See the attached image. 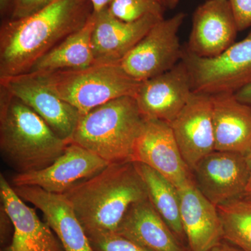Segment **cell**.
<instances>
[{
	"label": "cell",
	"mask_w": 251,
	"mask_h": 251,
	"mask_svg": "<svg viewBox=\"0 0 251 251\" xmlns=\"http://www.w3.org/2000/svg\"><path fill=\"white\" fill-rule=\"evenodd\" d=\"M243 198H246V199L249 200V201H251V192L246 193V194L244 195V196Z\"/></svg>",
	"instance_id": "obj_34"
},
{
	"label": "cell",
	"mask_w": 251,
	"mask_h": 251,
	"mask_svg": "<svg viewBox=\"0 0 251 251\" xmlns=\"http://www.w3.org/2000/svg\"><path fill=\"white\" fill-rule=\"evenodd\" d=\"M12 2L13 0H0V14L1 16L10 13Z\"/></svg>",
	"instance_id": "obj_31"
},
{
	"label": "cell",
	"mask_w": 251,
	"mask_h": 251,
	"mask_svg": "<svg viewBox=\"0 0 251 251\" xmlns=\"http://www.w3.org/2000/svg\"><path fill=\"white\" fill-rule=\"evenodd\" d=\"M41 74L81 115L113 99L135 97L141 84L124 70L120 62H95L84 69Z\"/></svg>",
	"instance_id": "obj_5"
},
{
	"label": "cell",
	"mask_w": 251,
	"mask_h": 251,
	"mask_svg": "<svg viewBox=\"0 0 251 251\" xmlns=\"http://www.w3.org/2000/svg\"><path fill=\"white\" fill-rule=\"evenodd\" d=\"M89 239L94 251H151L117 234Z\"/></svg>",
	"instance_id": "obj_25"
},
{
	"label": "cell",
	"mask_w": 251,
	"mask_h": 251,
	"mask_svg": "<svg viewBox=\"0 0 251 251\" xmlns=\"http://www.w3.org/2000/svg\"><path fill=\"white\" fill-rule=\"evenodd\" d=\"M92 35L95 62H120L164 18L148 15L133 22H126L112 16L108 8L93 14Z\"/></svg>",
	"instance_id": "obj_17"
},
{
	"label": "cell",
	"mask_w": 251,
	"mask_h": 251,
	"mask_svg": "<svg viewBox=\"0 0 251 251\" xmlns=\"http://www.w3.org/2000/svg\"><path fill=\"white\" fill-rule=\"evenodd\" d=\"M109 12L126 22H133L148 15L164 18L166 7L160 0H112Z\"/></svg>",
	"instance_id": "obj_24"
},
{
	"label": "cell",
	"mask_w": 251,
	"mask_h": 251,
	"mask_svg": "<svg viewBox=\"0 0 251 251\" xmlns=\"http://www.w3.org/2000/svg\"><path fill=\"white\" fill-rule=\"evenodd\" d=\"M170 125L191 172L202 158L215 151L211 96L193 92Z\"/></svg>",
	"instance_id": "obj_13"
},
{
	"label": "cell",
	"mask_w": 251,
	"mask_h": 251,
	"mask_svg": "<svg viewBox=\"0 0 251 251\" xmlns=\"http://www.w3.org/2000/svg\"><path fill=\"white\" fill-rule=\"evenodd\" d=\"M109 164L95 153L71 143L50 166L15 175L12 186H37L47 192L63 195L75 185L98 174Z\"/></svg>",
	"instance_id": "obj_10"
},
{
	"label": "cell",
	"mask_w": 251,
	"mask_h": 251,
	"mask_svg": "<svg viewBox=\"0 0 251 251\" xmlns=\"http://www.w3.org/2000/svg\"><path fill=\"white\" fill-rule=\"evenodd\" d=\"M215 150L247 155L251 148V106L235 94L211 96Z\"/></svg>",
	"instance_id": "obj_19"
},
{
	"label": "cell",
	"mask_w": 251,
	"mask_h": 251,
	"mask_svg": "<svg viewBox=\"0 0 251 251\" xmlns=\"http://www.w3.org/2000/svg\"><path fill=\"white\" fill-rule=\"evenodd\" d=\"M94 14L81 29L66 37L43 56L28 72L49 74L84 69L95 63L92 46Z\"/></svg>",
	"instance_id": "obj_21"
},
{
	"label": "cell",
	"mask_w": 251,
	"mask_h": 251,
	"mask_svg": "<svg viewBox=\"0 0 251 251\" xmlns=\"http://www.w3.org/2000/svg\"><path fill=\"white\" fill-rule=\"evenodd\" d=\"M191 173L198 190L216 206L244 197L250 178L245 155L217 150L202 158Z\"/></svg>",
	"instance_id": "obj_9"
},
{
	"label": "cell",
	"mask_w": 251,
	"mask_h": 251,
	"mask_svg": "<svg viewBox=\"0 0 251 251\" xmlns=\"http://www.w3.org/2000/svg\"><path fill=\"white\" fill-rule=\"evenodd\" d=\"M239 31L251 27V0H229Z\"/></svg>",
	"instance_id": "obj_27"
},
{
	"label": "cell",
	"mask_w": 251,
	"mask_h": 251,
	"mask_svg": "<svg viewBox=\"0 0 251 251\" xmlns=\"http://www.w3.org/2000/svg\"><path fill=\"white\" fill-rule=\"evenodd\" d=\"M238 100L251 106V84L235 94Z\"/></svg>",
	"instance_id": "obj_28"
},
{
	"label": "cell",
	"mask_w": 251,
	"mask_h": 251,
	"mask_svg": "<svg viewBox=\"0 0 251 251\" xmlns=\"http://www.w3.org/2000/svg\"><path fill=\"white\" fill-rule=\"evenodd\" d=\"M133 162L147 165L171 181L176 188L192 179L168 122L145 119L135 146Z\"/></svg>",
	"instance_id": "obj_12"
},
{
	"label": "cell",
	"mask_w": 251,
	"mask_h": 251,
	"mask_svg": "<svg viewBox=\"0 0 251 251\" xmlns=\"http://www.w3.org/2000/svg\"><path fill=\"white\" fill-rule=\"evenodd\" d=\"M0 196L14 230L7 251H65L49 225L18 196L2 174L0 175Z\"/></svg>",
	"instance_id": "obj_15"
},
{
	"label": "cell",
	"mask_w": 251,
	"mask_h": 251,
	"mask_svg": "<svg viewBox=\"0 0 251 251\" xmlns=\"http://www.w3.org/2000/svg\"><path fill=\"white\" fill-rule=\"evenodd\" d=\"M246 157H247L248 164H249V171H250V178H249V184H248L247 193H247L251 191V148L250 150H249V152L246 155Z\"/></svg>",
	"instance_id": "obj_32"
},
{
	"label": "cell",
	"mask_w": 251,
	"mask_h": 251,
	"mask_svg": "<svg viewBox=\"0 0 251 251\" xmlns=\"http://www.w3.org/2000/svg\"><path fill=\"white\" fill-rule=\"evenodd\" d=\"M160 1H161V2L163 3V4H164L165 6H166V2H165V0H160Z\"/></svg>",
	"instance_id": "obj_35"
},
{
	"label": "cell",
	"mask_w": 251,
	"mask_h": 251,
	"mask_svg": "<svg viewBox=\"0 0 251 251\" xmlns=\"http://www.w3.org/2000/svg\"><path fill=\"white\" fill-rule=\"evenodd\" d=\"M177 188L180 217L190 251H209L224 239L217 206L203 196L193 178Z\"/></svg>",
	"instance_id": "obj_18"
},
{
	"label": "cell",
	"mask_w": 251,
	"mask_h": 251,
	"mask_svg": "<svg viewBox=\"0 0 251 251\" xmlns=\"http://www.w3.org/2000/svg\"><path fill=\"white\" fill-rule=\"evenodd\" d=\"M145 122L135 97H120L81 115L71 143L110 164L133 162Z\"/></svg>",
	"instance_id": "obj_4"
},
{
	"label": "cell",
	"mask_w": 251,
	"mask_h": 251,
	"mask_svg": "<svg viewBox=\"0 0 251 251\" xmlns=\"http://www.w3.org/2000/svg\"><path fill=\"white\" fill-rule=\"evenodd\" d=\"M238 32L229 0H206L193 13L191 34L184 48L198 57L212 58L233 45Z\"/></svg>",
	"instance_id": "obj_11"
},
{
	"label": "cell",
	"mask_w": 251,
	"mask_h": 251,
	"mask_svg": "<svg viewBox=\"0 0 251 251\" xmlns=\"http://www.w3.org/2000/svg\"><path fill=\"white\" fill-rule=\"evenodd\" d=\"M63 195L89 239L116 234L130 206L148 198L133 162L109 164Z\"/></svg>",
	"instance_id": "obj_2"
},
{
	"label": "cell",
	"mask_w": 251,
	"mask_h": 251,
	"mask_svg": "<svg viewBox=\"0 0 251 251\" xmlns=\"http://www.w3.org/2000/svg\"><path fill=\"white\" fill-rule=\"evenodd\" d=\"M181 61L189 73L193 92L235 94L251 84V30L243 40L212 58L198 57L183 47Z\"/></svg>",
	"instance_id": "obj_6"
},
{
	"label": "cell",
	"mask_w": 251,
	"mask_h": 251,
	"mask_svg": "<svg viewBox=\"0 0 251 251\" xmlns=\"http://www.w3.org/2000/svg\"><path fill=\"white\" fill-rule=\"evenodd\" d=\"M116 234L151 251H187L148 198L130 206Z\"/></svg>",
	"instance_id": "obj_20"
},
{
	"label": "cell",
	"mask_w": 251,
	"mask_h": 251,
	"mask_svg": "<svg viewBox=\"0 0 251 251\" xmlns=\"http://www.w3.org/2000/svg\"><path fill=\"white\" fill-rule=\"evenodd\" d=\"M224 240L251 251V201L238 198L217 206Z\"/></svg>",
	"instance_id": "obj_23"
},
{
	"label": "cell",
	"mask_w": 251,
	"mask_h": 251,
	"mask_svg": "<svg viewBox=\"0 0 251 251\" xmlns=\"http://www.w3.org/2000/svg\"><path fill=\"white\" fill-rule=\"evenodd\" d=\"M0 87L34 110L59 138L71 143L81 114L54 92L43 74L27 72L2 77Z\"/></svg>",
	"instance_id": "obj_8"
},
{
	"label": "cell",
	"mask_w": 251,
	"mask_h": 251,
	"mask_svg": "<svg viewBox=\"0 0 251 251\" xmlns=\"http://www.w3.org/2000/svg\"><path fill=\"white\" fill-rule=\"evenodd\" d=\"M13 187L23 201L43 213L44 221L58 238L64 251H94L74 208L64 195L47 192L37 186Z\"/></svg>",
	"instance_id": "obj_16"
},
{
	"label": "cell",
	"mask_w": 251,
	"mask_h": 251,
	"mask_svg": "<svg viewBox=\"0 0 251 251\" xmlns=\"http://www.w3.org/2000/svg\"><path fill=\"white\" fill-rule=\"evenodd\" d=\"M92 14L88 0H57L27 17L4 21L0 27V78L29 72Z\"/></svg>",
	"instance_id": "obj_1"
},
{
	"label": "cell",
	"mask_w": 251,
	"mask_h": 251,
	"mask_svg": "<svg viewBox=\"0 0 251 251\" xmlns=\"http://www.w3.org/2000/svg\"><path fill=\"white\" fill-rule=\"evenodd\" d=\"M192 93L189 73L181 61L171 70L141 82L135 98L145 119L171 124Z\"/></svg>",
	"instance_id": "obj_14"
},
{
	"label": "cell",
	"mask_w": 251,
	"mask_h": 251,
	"mask_svg": "<svg viewBox=\"0 0 251 251\" xmlns=\"http://www.w3.org/2000/svg\"><path fill=\"white\" fill-rule=\"evenodd\" d=\"M92 4L93 14H99L103 10L107 9L112 0H88Z\"/></svg>",
	"instance_id": "obj_29"
},
{
	"label": "cell",
	"mask_w": 251,
	"mask_h": 251,
	"mask_svg": "<svg viewBox=\"0 0 251 251\" xmlns=\"http://www.w3.org/2000/svg\"><path fill=\"white\" fill-rule=\"evenodd\" d=\"M209 251H244L242 249H239L233 244L228 242H224V239L216 244L215 247L212 248Z\"/></svg>",
	"instance_id": "obj_30"
},
{
	"label": "cell",
	"mask_w": 251,
	"mask_h": 251,
	"mask_svg": "<svg viewBox=\"0 0 251 251\" xmlns=\"http://www.w3.org/2000/svg\"><path fill=\"white\" fill-rule=\"evenodd\" d=\"M57 0H13L10 19H20L44 9Z\"/></svg>",
	"instance_id": "obj_26"
},
{
	"label": "cell",
	"mask_w": 251,
	"mask_h": 251,
	"mask_svg": "<svg viewBox=\"0 0 251 251\" xmlns=\"http://www.w3.org/2000/svg\"><path fill=\"white\" fill-rule=\"evenodd\" d=\"M69 144L22 100L0 87V150L17 174L50 166Z\"/></svg>",
	"instance_id": "obj_3"
},
{
	"label": "cell",
	"mask_w": 251,
	"mask_h": 251,
	"mask_svg": "<svg viewBox=\"0 0 251 251\" xmlns=\"http://www.w3.org/2000/svg\"><path fill=\"white\" fill-rule=\"evenodd\" d=\"M186 15L179 12L157 22L120 61L124 70L143 82L171 70L181 61L183 47L178 32Z\"/></svg>",
	"instance_id": "obj_7"
},
{
	"label": "cell",
	"mask_w": 251,
	"mask_h": 251,
	"mask_svg": "<svg viewBox=\"0 0 251 251\" xmlns=\"http://www.w3.org/2000/svg\"><path fill=\"white\" fill-rule=\"evenodd\" d=\"M180 0H165L166 8L173 9L179 4Z\"/></svg>",
	"instance_id": "obj_33"
},
{
	"label": "cell",
	"mask_w": 251,
	"mask_h": 251,
	"mask_svg": "<svg viewBox=\"0 0 251 251\" xmlns=\"http://www.w3.org/2000/svg\"><path fill=\"white\" fill-rule=\"evenodd\" d=\"M146 187L149 201L168 224L179 242L186 239L180 217L178 188L171 181L147 165L133 162Z\"/></svg>",
	"instance_id": "obj_22"
}]
</instances>
